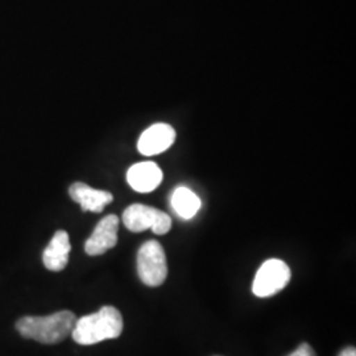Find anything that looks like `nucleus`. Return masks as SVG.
Instances as JSON below:
<instances>
[{
	"label": "nucleus",
	"instance_id": "f257e3e1",
	"mask_svg": "<svg viewBox=\"0 0 356 356\" xmlns=\"http://www.w3.org/2000/svg\"><path fill=\"white\" fill-rule=\"evenodd\" d=\"M123 331V317L114 306H103L97 313L76 319L72 337L82 346L119 338Z\"/></svg>",
	"mask_w": 356,
	"mask_h": 356
},
{
	"label": "nucleus",
	"instance_id": "f03ea898",
	"mask_svg": "<svg viewBox=\"0 0 356 356\" xmlns=\"http://www.w3.org/2000/svg\"><path fill=\"white\" fill-rule=\"evenodd\" d=\"M76 314L63 310L47 317H23L16 323L22 337L44 344L60 343L73 331Z\"/></svg>",
	"mask_w": 356,
	"mask_h": 356
},
{
	"label": "nucleus",
	"instance_id": "7ed1b4c3",
	"mask_svg": "<svg viewBox=\"0 0 356 356\" xmlns=\"http://www.w3.org/2000/svg\"><path fill=\"white\" fill-rule=\"evenodd\" d=\"M138 275L148 286H160L168 276V264L163 245L156 241L144 243L138 252Z\"/></svg>",
	"mask_w": 356,
	"mask_h": 356
},
{
	"label": "nucleus",
	"instance_id": "20e7f679",
	"mask_svg": "<svg viewBox=\"0 0 356 356\" xmlns=\"http://www.w3.org/2000/svg\"><path fill=\"white\" fill-rule=\"evenodd\" d=\"M123 223L132 232L152 229L156 235H165L172 229V219L164 211L145 204H131L123 213Z\"/></svg>",
	"mask_w": 356,
	"mask_h": 356
},
{
	"label": "nucleus",
	"instance_id": "39448f33",
	"mask_svg": "<svg viewBox=\"0 0 356 356\" xmlns=\"http://www.w3.org/2000/svg\"><path fill=\"white\" fill-rule=\"evenodd\" d=\"M291 268L280 259H269L259 268L252 284L256 297L267 298L281 292L291 281Z\"/></svg>",
	"mask_w": 356,
	"mask_h": 356
},
{
	"label": "nucleus",
	"instance_id": "423d86ee",
	"mask_svg": "<svg viewBox=\"0 0 356 356\" xmlns=\"http://www.w3.org/2000/svg\"><path fill=\"white\" fill-rule=\"evenodd\" d=\"M118 229L119 218L113 214L104 216L85 243L86 254L90 256H99L114 248L118 243Z\"/></svg>",
	"mask_w": 356,
	"mask_h": 356
},
{
	"label": "nucleus",
	"instance_id": "0eeeda50",
	"mask_svg": "<svg viewBox=\"0 0 356 356\" xmlns=\"http://www.w3.org/2000/svg\"><path fill=\"white\" fill-rule=\"evenodd\" d=\"M176 140L175 128L165 123H157L147 128L138 141V149L144 156H154L164 152Z\"/></svg>",
	"mask_w": 356,
	"mask_h": 356
},
{
	"label": "nucleus",
	"instance_id": "6e6552de",
	"mask_svg": "<svg viewBox=\"0 0 356 356\" xmlns=\"http://www.w3.org/2000/svg\"><path fill=\"white\" fill-rule=\"evenodd\" d=\"M69 194L73 201L81 204L83 211L102 213L103 209L113 202L114 197L110 191L92 189L83 182H76L70 186Z\"/></svg>",
	"mask_w": 356,
	"mask_h": 356
},
{
	"label": "nucleus",
	"instance_id": "1a4fd4ad",
	"mask_svg": "<svg viewBox=\"0 0 356 356\" xmlns=\"http://www.w3.org/2000/svg\"><path fill=\"white\" fill-rule=\"evenodd\" d=\"M127 181L134 191L149 193L161 184L163 172L151 161L138 163L128 169Z\"/></svg>",
	"mask_w": 356,
	"mask_h": 356
},
{
	"label": "nucleus",
	"instance_id": "9d476101",
	"mask_svg": "<svg viewBox=\"0 0 356 356\" xmlns=\"http://www.w3.org/2000/svg\"><path fill=\"white\" fill-rule=\"evenodd\" d=\"M70 250H72V245H70L69 234L64 229L57 231L42 254L44 266L51 272L63 270L69 263Z\"/></svg>",
	"mask_w": 356,
	"mask_h": 356
},
{
	"label": "nucleus",
	"instance_id": "9b49d317",
	"mask_svg": "<svg viewBox=\"0 0 356 356\" xmlns=\"http://www.w3.org/2000/svg\"><path fill=\"white\" fill-rule=\"evenodd\" d=\"M172 206L178 216L191 219L201 209V200L191 189L179 186L172 194Z\"/></svg>",
	"mask_w": 356,
	"mask_h": 356
},
{
	"label": "nucleus",
	"instance_id": "f8f14e48",
	"mask_svg": "<svg viewBox=\"0 0 356 356\" xmlns=\"http://www.w3.org/2000/svg\"><path fill=\"white\" fill-rule=\"evenodd\" d=\"M288 356H317L316 351L312 348V346L307 343H302L298 346V348Z\"/></svg>",
	"mask_w": 356,
	"mask_h": 356
},
{
	"label": "nucleus",
	"instance_id": "ddd939ff",
	"mask_svg": "<svg viewBox=\"0 0 356 356\" xmlns=\"http://www.w3.org/2000/svg\"><path fill=\"white\" fill-rule=\"evenodd\" d=\"M339 356H356V348L355 347H347L344 348L343 351L339 354Z\"/></svg>",
	"mask_w": 356,
	"mask_h": 356
}]
</instances>
